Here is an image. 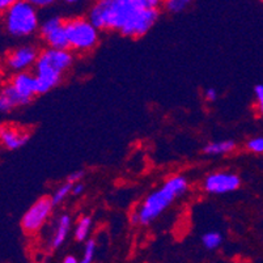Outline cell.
Instances as JSON below:
<instances>
[{
  "label": "cell",
  "mask_w": 263,
  "mask_h": 263,
  "mask_svg": "<svg viewBox=\"0 0 263 263\" xmlns=\"http://www.w3.org/2000/svg\"><path fill=\"white\" fill-rule=\"evenodd\" d=\"M2 139L8 149H17L29 140V135L26 133H21L17 128L3 127L2 128Z\"/></svg>",
  "instance_id": "11"
},
{
  "label": "cell",
  "mask_w": 263,
  "mask_h": 263,
  "mask_svg": "<svg viewBox=\"0 0 263 263\" xmlns=\"http://www.w3.org/2000/svg\"><path fill=\"white\" fill-rule=\"evenodd\" d=\"M41 32L44 34L45 40L47 41V44L54 50H66L67 47L70 46L66 26H64V23L59 17L47 20L41 28Z\"/></svg>",
  "instance_id": "7"
},
{
  "label": "cell",
  "mask_w": 263,
  "mask_h": 263,
  "mask_svg": "<svg viewBox=\"0 0 263 263\" xmlns=\"http://www.w3.org/2000/svg\"><path fill=\"white\" fill-rule=\"evenodd\" d=\"M72 189H73V185L70 182H67V183H64L63 186H61V187L57 190V193H55L54 195L51 197L52 204L55 205V204H58V203H61L62 200H63L64 198L68 195V193H70V191H72Z\"/></svg>",
  "instance_id": "17"
},
{
  "label": "cell",
  "mask_w": 263,
  "mask_h": 263,
  "mask_svg": "<svg viewBox=\"0 0 263 263\" xmlns=\"http://www.w3.org/2000/svg\"><path fill=\"white\" fill-rule=\"evenodd\" d=\"M216 97H217V93H216V90L215 89H207V92H205V99L209 100V101H215V100H216Z\"/></svg>",
  "instance_id": "24"
},
{
  "label": "cell",
  "mask_w": 263,
  "mask_h": 263,
  "mask_svg": "<svg viewBox=\"0 0 263 263\" xmlns=\"http://www.w3.org/2000/svg\"><path fill=\"white\" fill-rule=\"evenodd\" d=\"M187 189V182L183 177H173L165 183L164 187L151 194L139 211L142 224L151 223L164 211L178 195Z\"/></svg>",
  "instance_id": "2"
},
{
  "label": "cell",
  "mask_w": 263,
  "mask_h": 263,
  "mask_svg": "<svg viewBox=\"0 0 263 263\" xmlns=\"http://www.w3.org/2000/svg\"><path fill=\"white\" fill-rule=\"evenodd\" d=\"M255 95H257V100H258V105H259L260 113L263 114V85L262 84L255 87Z\"/></svg>",
  "instance_id": "22"
},
{
  "label": "cell",
  "mask_w": 263,
  "mask_h": 263,
  "mask_svg": "<svg viewBox=\"0 0 263 263\" xmlns=\"http://www.w3.org/2000/svg\"><path fill=\"white\" fill-rule=\"evenodd\" d=\"M90 228V217H83V219L79 221L78 228H76L75 236L78 241H83L87 238L88 232H89Z\"/></svg>",
  "instance_id": "16"
},
{
  "label": "cell",
  "mask_w": 263,
  "mask_h": 263,
  "mask_svg": "<svg viewBox=\"0 0 263 263\" xmlns=\"http://www.w3.org/2000/svg\"><path fill=\"white\" fill-rule=\"evenodd\" d=\"M240 186V178L231 173H215L205 179V190L214 194L233 191Z\"/></svg>",
  "instance_id": "8"
},
{
  "label": "cell",
  "mask_w": 263,
  "mask_h": 263,
  "mask_svg": "<svg viewBox=\"0 0 263 263\" xmlns=\"http://www.w3.org/2000/svg\"><path fill=\"white\" fill-rule=\"evenodd\" d=\"M2 95L4 96V97H7V99L11 101V104L13 105V107L17 106V105H24V104H28L29 101H26L25 99H23L20 95H18L17 92H16V89L13 88V85H7L6 88L3 89V93Z\"/></svg>",
  "instance_id": "14"
},
{
  "label": "cell",
  "mask_w": 263,
  "mask_h": 263,
  "mask_svg": "<svg viewBox=\"0 0 263 263\" xmlns=\"http://www.w3.org/2000/svg\"><path fill=\"white\" fill-rule=\"evenodd\" d=\"M13 4H15V2H13V0H2V2H0V8L6 9L7 7H8V9H9L12 6H13Z\"/></svg>",
  "instance_id": "25"
},
{
  "label": "cell",
  "mask_w": 263,
  "mask_h": 263,
  "mask_svg": "<svg viewBox=\"0 0 263 263\" xmlns=\"http://www.w3.org/2000/svg\"><path fill=\"white\" fill-rule=\"evenodd\" d=\"M95 248H96L95 241L93 240L88 241L87 246H85L84 257H83V259H81L80 263H92L93 262V257H95Z\"/></svg>",
  "instance_id": "19"
},
{
  "label": "cell",
  "mask_w": 263,
  "mask_h": 263,
  "mask_svg": "<svg viewBox=\"0 0 263 263\" xmlns=\"http://www.w3.org/2000/svg\"><path fill=\"white\" fill-rule=\"evenodd\" d=\"M70 46L79 50H87L95 46L97 30L95 26L83 18H75L64 23Z\"/></svg>",
  "instance_id": "5"
},
{
  "label": "cell",
  "mask_w": 263,
  "mask_h": 263,
  "mask_svg": "<svg viewBox=\"0 0 263 263\" xmlns=\"http://www.w3.org/2000/svg\"><path fill=\"white\" fill-rule=\"evenodd\" d=\"M32 4L33 6H38V7L49 6V4H51V0H33Z\"/></svg>",
  "instance_id": "26"
},
{
  "label": "cell",
  "mask_w": 263,
  "mask_h": 263,
  "mask_svg": "<svg viewBox=\"0 0 263 263\" xmlns=\"http://www.w3.org/2000/svg\"><path fill=\"white\" fill-rule=\"evenodd\" d=\"M12 107H13V105L11 104V101L7 97H4L3 95L0 96V109H2V111L6 113V111H9Z\"/></svg>",
  "instance_id": "21"
},
{
  "label": "cell",
  "mask_w": 263,
  "mask_h": 263,
  "mask_svg": "<svg viewBox=\"0 0 263 263\" xmlns=\"http://www.w3.org/2000/svg\"><path fill=\"white\" fill-rule=\"evenodd\" d=\"M63 263H78V260H76L75 257H72V255H70V257H67L66 259L63 260Z\"/></svg>",
  "instance_id": "28"
},
{
  "label": "cell",
  "mask_w": 263,
  "mask_h": 263,
  "mask_svg": "<svg viewBox=\"0 0 263 263\" xmlns=\"http://www.w3.org/2000/svg\"><path fill=\"white\" fill-rule=\"evenodd\" d=\"M83 190H84V186L81 185V183H78V185L73 186L72 194H73V195H79V194L83 193Z\"/></svg>",
  "instance_id": "27"
},
{
  "label": "cell",
  "mask_w": 263,
  "mask_h": 263,
  "mask_svg": "<svg viewBox=\"0 0 263 263\" xmlns=\"http://www.w3.org/2000/svg\"><path fill=\"white\" fill-rule=\"evenodd\" d=\"M234 148V142L232 140H224V142H215L204 147V152L207 155H220L226 154V152H231Z\"/></svg>",
  "instance_id": "13"
},
{
  "label": "cell",
  "mask_w": 263,
  "mask_h": 263,
  "mask_svg": "<svg viewBox=\"0 0 263 263\" xmlns=\"http://www.w3.org/2000/svg\"><path fill=\"white\" fill-rule=\"evenodd\" d=\"M37 58V51L33 47H21L8 57V66L13 70H24Z\"/></svg>",
  "instance_id": "9"
},
{
  "label": "cell",
  "mask_w": 263,
  "mask_h": 263,
  "mask_svg": "<svg viewBox=\"0 0 263 263\" xmlns=\"http://www.w3.org/2000/svg\"><path fill=\"white\" fill-rule=\"evenodd\" d=\"M70 217L67 216V215L62 216L61 220H59V226L58 229H57V233H55V237L52 240V248H58V246L63 243V241L67 237V233H68V229H70Z\"/></svg>",
  "instance_id": "12"
},
{
  "label": "cell",
  "mask_w": 263,
  "mask_h": 263,
  "mask_svg": "<svg viewBox=\"0 0 263 263\" xmlns=\"http://www.w3.org/2000/svg\"><path fill=\"white\" fill-rule=\"evenodd\" d=\"M51 198H41L23 217V228L26 232H35L42 227L52 209Z\"/></svg>",
  "instance_id": "6"
},
{
  "label": "cell",
  "mask_w": 263,
  "mask_h": 263,
  "mask_svg": "<svg viewBox=\"0 0 263 263\" xmlns=\"http://www.w3.org/2000/svg\"><path fill=\"white\" fill-rule=\"evenodd\" d=\"M83 176H84V172H81V171L75 172V173H72L70 177H68V182L73 185V182H78L79 179H80Z\"/></svg>",
  "instance_id": "23"
},
{
  "label": "cell",
  "mask_w": 263,
  "mask_h": 263,
  "mask_svg": "<svg viewBox=\"0 0 263 263\" xmlns=\"http://www.w3.org/2000/svg\"><path fill=\"white\" fill-rule=\"evenodd\" d=\"M159 2L156 0H139L138 7L127 20L121 32L130 37H140L149 30L159 17Z\"/></svg>",
  "instance_id": "3"
},
{
  "label": "cell",
  "mask_w": 263,
  "mask_h": 263,
  "mask_svg": "<svg viewBox=\"0 0 263 263\" xmlns=\"http://www.w3.org/2000/svg\"><path fill=\"white\" fill-rule=\"evenodd\" d=\"M202 241H203V245H204L205 248L212 250V249H216L217 246L221 243L223 237H221V234L217 233V232H210V233L203 236Z\"/></svg>",
  "instance_id": "15"
},
{
  "label": "cell",
  "mask_w": 263,
  "mask_h": 263,
  "mask_svg": "<svg viewBox=\"0 0 263 263\" xmlns=\"http://www.w3.org/2000/svg\"><path fill=\"white\" fill-rule=\"evenodd\" d=\"M37 13L32 3L15 2L7 13V29L12 35H28L37 29Z\"/></svg>",
  "instance_id": "4"
},
{
  "label": "cell",
  "mask_w": 263,
  "mask_h": 263,
  "mask_svg": "<svg viewBox=\"0 0 263 263\" xmlns=\"http://www.w3.org/2000/svg\"><path fill=\"white\" fill-rule=\"evenodd\" d=\"M72 63V57L66 50H46L37 61V95L46 93L61 80V73Z\"/></svg>",
  "instance_id": "1"
},
{
  "label": "cell",
  "mask_w": 263,
  "mask_h": 263,
  "mask_svg": "<svg viewBox=\"0 0 263 263\" xmlns=\"http://www.w3.org/2000/svg\"><path fill=\"white\" fill-rule=\"evenodd\" d=\"M189 6V2L186 0H169L166 2V8L171 12H181Z\"/></svg>",
  "instance_id": "18"
},
{
  "label": "cell",
  "mask_w": 263,
  "mask_h": 263,
  "mask_svg": "<svg viewBox=\"0 0 263 263\" xmlns=\"http://www.w3.org/2000/svg\"><path fill=\"white\" fill-rule=\"evenodd\" d=\"M248 148L255 154H263V138H255L248 143Z\"/></svg>",
  "instance_id": "20"
},
{
  "label": "cell",
  "mask_w": 263,
  "mask_h": 263,
  "mask_svg": "<svg viewBox=\"0 0 263 263\" xmlns=\"http://www.w3.org/2000/svg\"><path fill=\"white\" fill-rule=\"evenodd\" d=\"M12 85L16 89V92L26 101H30L33 96L37 95V79L26 75V73H20V75L16 76L13 79Z\"/></svg>",
  "instance_id": "10"
}]
</instances>
